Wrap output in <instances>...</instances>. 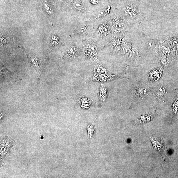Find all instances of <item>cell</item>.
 Instances as JSON below:
<instances>
[{
    "instance_id": "obj_8",
    "label": "cell",
    "mask_w": 178,
    "mask_h": 178,
    "mask_svg": "<svg viewBox=\"0 0 178 178\" xmlns=\"http://www.w3.org/2000/svg\"><path fill=\"white\" fill-rule=\"evenodd\" d=\"M107 96V90L106 88L102 85L100 88V99L102 104H104Z\"/></svg>"
},
{
    "instance_id": "obj_6",
    "label": "cell",
    "mask_w": 178,
    "mask_h": 178,
    "mask_svg": "<svg viewBox=\"0 0 178 178\" xmlns=\"http://www.w3.org/2000/svg\"><path fill=\"white\" fill-rule=\"evenodd\" d=\"M155 96L158 99L164 98L165 96V89L164 85H160L154 91Z\"/></svg>"
},
{
    "instance_id": "obj_10",
    "label": "cell",
    "mask_w": 178,
    "mask_h": 178,
    "mask_svg": "<svg viewBox=\"0 0 178 178\" xmlns=\"http://www.w3.org/2000/svg\"><path fill=\"white\" fill-rule=\"evenodd\" d=\"M51 49L57 48L60 46L59 39L57 36L53 35L52 37V42H51Z\"/></svg>"
},
{
    "instance_id": "obj_1",
    "label": "cell",
    "mask_w": 178,
    "mask_h": 178,
    "mask_svg": "<svg viewBox=\"0 0 178 178\" xmlns=\"http://www.w3.org/2000/svg\"><path fill=\"white\" fill-rule=\"evenodd\" d=\"M98 49L93 42L88 41L84 46L85 54L87 58L89 59L96 60L97 58Z\"/></svg>"
},
{
    "instance_id": "obj_4",
    "label": "cell",
    "mask_w": 178,
    "mask_h": 178,
    "mask_svg": "<svg viewBox=\"0 0 178 178\" xmlns=\"http://www.w3.org/2000/svg\"><path fill=\"white\" fill-rule=\"evenodd\" d=\"M97 33L98 37L102 39L107 37L111 33L110 26L108 22L104 21L99 25Z\"/></svg>"
},
{
    "instance_id": "obj_15",
    "label": "cell",
    "mask_w": 178,
    "mask_h": 178,
    "mask_svg": "<svg viewBox=\"0 0 178 178\" xmlns=\"http://www.w3.org/2000/svg\"><path fill=\"white\" fill-rule=\"evenodd\" d=\"M109 1H111L112 0H109Z\"/></svg>"
},
{
    "instance_id": "obj_12",
    "label": "cell",
    "mask_w": 178,
    "mask_h": 178,
    "mask_svg": "<svg viewBox=\"0 0 178 178\" xmlns=\"http://www.w3.org/2000/svg\"><path fill=\"white\" fill-rule=\"evenodd\" d=\"M73 5L74 7L78 10L82 11L84 9V8L82 4L77 1H74Z\"/></svg>"
},
{
    "instance_id": "obj_7",
    "label": "cell",
    "mask_w": 178,
    "mask_h": 178,
    "mask_svg": "<svg viewBox=\"0 0 178 178\" xmlns=\"http://www.w3.org/2000/svg\"><path fill=\"white\" fill-rule=\"evenodd\" d=\"M111 24L114 28L118 29H123L125 26V24L117 18H112L111 21Z\"/></svg>"
},
{
    "instance_id": "obj_13",
    "label": "cell",
    "mask_w": 178,
    "mask_h": 178,
    "mask_svg": "<svg viewBox=\"0 0 178 178\" xmlns=\"http://www.w3.org/2000/svg\"><path fill=\"white\" fill-rule=\"evenodd\" d=\"M88 132L89 136L90 138L94 135V127L92 125H89L87 127Z\"/></svg>"
},
{
    "instance_id": "obj_9",
    "label": "cell",
    "mask_w": 178,
    "mask_h": 178,
    "mask_svg": "<svg viewBox=\"0 0 178 178\" xmlns=\"http://www.w3.org/2000/svg\"><path fill=\"white\" fill-rule=\"evenodd\" d=\"M91 28L89 25L85 24L81 27V28L78 31L77 34L81 35H86L89 33Z\"/></svg>"
},
{
    "instance_id": "obj_3",
    "label": "cell",
    "mask_w": 178,
    "mask_h": 178,
    "mask_svg": "<svg viewBox=\"0 0 178 178\" xmlns=\"http://www.w3.org/2000/svg\"><path fill=\"white\" fill-rule=\"evenodd\" d=\"M1 76L2 80L15 82L20 80L19 77L11 73L3 65H1Z\"/></svg>"
},
{
    "instance_id": "obj_5",
    "label": "cell",
    "mask_w": 178,
    "mask_h": 178,
    "mask_svg": "<svg viewBox=\"0 0 178 178\" xmlns=\"http://www.w3.org/2000/svg\"><path fill=\"white\" fill-rule=\"evenodd\" d=\"M79 54V51L77 47L72 45L67 49L64 57L67 59L73 60L78 58Z\"/></svg>"
},
{
    "instance_id": "obj_14",
    "label": "cell",
    "mask_w": 178,
    "mask_h": 178,
    "mask_svg": "<svg viewBox=\"0 0 178 178\" xmlns=\"http://www.w3.org/2000/svg\"><path fill=\"white\" fill-rule=\"evenodd\" d=\"M91 3L94 4H96L97 3L99 0H90Z\"/></svg>"
},
{
    "instance_id": "obj_2",
    "label": "cell",
    "mask_w": 178,
    "mask_h": 178,
    "mask_svg": "<svg viewBox=\"0 0 178 178\" xmlns=\"http://www.w3.org/2000/svg\"><path fill=\"white\" fill-rule=\"evenodd\" d=\"M27 55L30 67L34 68L39 77L43 72L44 68L41 64L40 60L34 54L27 52Z\"/></svg>"
},
{
    "instance_id": "obj_11",
    "label": "cell",
    "mask_w": 178,
    "mask_h": 178,
    "mask_svg": "<svg viewBox=\"0 0 178 178\" xmlns=\"http://www.w3.org/2000/svg\"><path fill=\"white\" fill-rule=\"evenodd\" d=\"M43 5L46 12L48 13L49 14H51L53 12L52 9L50 4H49L46 0H43Z\"/></svg>"
}]
</instances>
